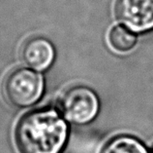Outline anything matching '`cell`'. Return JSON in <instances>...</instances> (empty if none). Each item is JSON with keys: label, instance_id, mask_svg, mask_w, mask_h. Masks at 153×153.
<instances>
[{"label": "cell", "instance_id": "1", "mask_svg": "<svg viewBox=\"0 0 153 153\" xmlns=\"http://www.w3.org/2000/svg\"><path fill=\"white\" fill-rule=\"evenodd\" d=\"M69 130L65 119L53 108L27 112L19 120L15 142L19 153H61Z\"/></svg>", "mask_w": 153, "mask_h": 153}, {"label": "cell", "instance_id": "2", "mask_svg": "<svg viewBox=\"0 0 153 153\" xmlns=\"http://www.w3.org/2000/svg\"><path fill=\"white\" fill-rule=\"evenodd\" d=\"M44 79L41 74L27 67L10 71L3 81V93L7 100L19 108L28 107L41 99Z\"/></svg>", "mask_w": 153, "mask_h": 153}, {"label": "cell", "instance_id": "3", "mask_svg": "<svg viewBox=\"0 0 153 153\" xmlns=\"http://www.w3.org/2000/svg\"><path fill=\"white\" fill-rule=\"evenodd\" d=\"M59 112L71 123L84 125L96 118L100 109V100L96 93L85 86L69 88L60 96Z\"/></svg>", "mask_w": 153, "mask_h": 153}, {"label": "cell", "instance_id": "4", "mask_svg": "<svg viewBox=\"0 0 153 153\" xmlns=\"http://www.w3.org/2000/svg\"><path fill=\"white\" fill-rule=\"evenodd\" d=\"M115 16L134 33L153 30V0H116Z\"/></svg>", "mask_w": 153, "mask_h": 153}, {"label": "cell", "instance_id": "5", "mask_svg": "<svg viewBox=\"0 0 153 153\" xmlns=\"http://www.w3.org/2000/svg\"><path fill=\"white\" fill-rule=\"evenodd\" d=\"M21 56L23 63L31 69L43 71L53 63L55 51L49 39L43 36H32L23 44Z\"/></svg>", "mask_w": 153, "mask_h": 153}, {"label": "cell", "instance_id": "6", "mask_svg": "<svg viewBox=\"0 0 153 153\" xmlns=\"http://www.w3.org/2000/svg\"><path fill=\"white\" fill-rule=\"evenodd\" d=\"M101 153H149L146 146L137 138L119 136L111 139L103 147Z\"/></svg>", "mask_w": 153, "mask_h": 153}, {"label": "cell", "instance_id": "7", "mask_svg": "<svg viewBox=\"0 0 153 153\" xmlns=\"http://www.w3.org/2000/svg\"><path fill=\"white\" fill-rule=\"evenodd\" d=\"M108 41L116 52L126 53L136 46L137 35L125 26H115L108 33Z\"/></svg>", "mask_w": 153, "mask_h": 153}]
</instances>
